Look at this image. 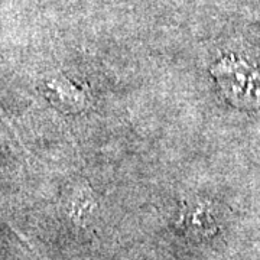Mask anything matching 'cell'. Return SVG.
Masks as SVG:
<instances>
[{
  "instance_id": "6da1fadb",
  "label": "cell",
  "mask_w": 260,
  "mask_h": 260,
  "mask_svg": "<svg viewBox=\"0 0 260 260\" xmlns=\"http://www.w3.org/2000/svg\"><path fill=\"white\" fill-rule=\"evenodd\" d=\"M213 77L234 106L260 107V67L236 55L224 56L213 67Z\"/></svg>"
}]
</instances>
